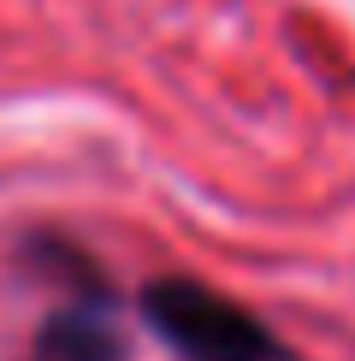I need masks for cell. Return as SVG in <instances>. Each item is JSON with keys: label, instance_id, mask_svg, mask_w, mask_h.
Here are the masks:
<instances>
[{"label": "cell", "instance_id": "2", "mask_svg": "<svg viewBox=\"0 0 355 361\" xmlns=\"http://www.w3.org/2000/svg\"><path fill=\"white\" fill-rule=\"evenodd\" d=\"M24 243H36L48 255L42 273L59 279V302L42 314L24 361H137L130 338H125V320H118V302H113V279L54 231H36Z\"/></svg>", "mask_w": 355, "mask_h": 361}, {"label": "cell", "instance_id": "1", "mask_svg": "<svg viewBox=\"0 0 355 361\" xmlns=\"http://www.w3.org/2000/svg\"><path fill=\"white\" fill-rule=\"evenodd\" d=\"M137 314L178 361H302L249 302L189 273H154L137 290Z\"/></svg>", "mask_w": 355, "mask_h": 361}]
</instances>
